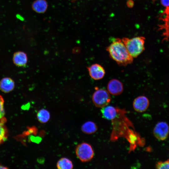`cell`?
Segmentation results:
<instances>
[{
  "label": "cell",
  "instance_id": "obj_1",
  "mask_svg": "<svg viewBox=\"0 0 169 169\" xmlns=\"http://www.w3.org/2000/svg\"><path fill=\"white\" fill-rule=\"evenodd\" d=\"M110 57L120 66H125L133 62V58L130 54L121 39H113L106 48Z\"/></svg>",
  "mask_w": 169,
  "mask_h": 169
},
{
  "label": "cell",
  "instance_id": "obj_2",
  "mask_svg": "<svg viewBox=\"0 0 169 169\" xmlns=\"http://www.w3.org/2000/svg\"><path fill=\"white\" fill-rule=\"evenodd\" d=\"M145 38L142 36L131 38H123L122 40L130 54L133 58H136L145 50Z\"/></svg>",
  "mask_w": 169,
  "mask_h": 169
},
{
  "label": "cell",
  "instance_id": "obj_3",
  "mask_svg": "<svg viewBox=\"0 0 169 169\" xmlns=\"http://www.w3.org/2000/svg\"><path fill=\"white\" fill-rule=\"evenodd\" d=\"M92 100L96 106L102 108L110 103L111 97L110 93L106 90L97 88L92 95Z\"/></svg>",
  "mask_w": 169,
  "mask_h": 169
},
{
  "label": "cell",
  "instance_id": "obj_4",
  "mask_svg": "<svg viewBox=\"0 0 169 169\" xmlns=\"http://www.w3.org/2000/svg\"><path fill=\"white\" fill-rule=\"evenodd\" d=\"M76 155L83 162L90 161L94 156V151L92 146L89 144L83 142L79 144L75 150Z\"/></svg>",
  "mask_w": 169,
  "mask_h": 169
},
{
  "label": "cell",
  "instance_id": "obj_5",
  "mask_svg": "<svg viewBox=\"0 0 169 169\" xmlns=\"http://www.w3.org/2000/svg\"><path fill=\"white\" fill-rule=\"evenodd\" d=\"M155 137L158 140L163 141L167 137L169 133V126L164 121L158 122L155 126L153 130Z\"/></svg>",
  "mask_w": 169,
  "mask_h": 169
},
{
  "label": "cell",
  "instance_id": "obj_6",
  "mask_svg": "<svg viewBox=\"0 0 169 169\" xmlns=\"http://www.w3.org/2000/svg\"><path fill=\"white\" fill-rule=\"evenodd\" d=\"M149 101L145 96H140L136 98L133 103L134 110L139 112L146 111L149 107Z\"/></svg>",
  "mask_w": 169,
  "mask_h": 169
},
{
  "label": "cell",
  "instance_id": "obj_7",
  "mask_svg": "<svg viewBox=\"0 0 169 169\" xmlns=\"http://www.w3.org/2000/svg\"><path fill=\"white\" fill-rule=\"evenodd\" d=\"M90 76L95 80H99L103 78L105 71L103 67L98 64H95L87 67Z\"/></svg>",
  "mask_w": 169,
  "mask_h": 169
},
{
  "label": "cell",
  "instance_id": "obj_8",
  "mask_svg": "<svg viewBox=\"0 0 169 169\" xmlns=\"http://www.w3.org/2000/svg\"><path fill=\"white\" fill-rule=\"evenodd\" d=\"M107 88L110 93L114 95H117L122 92L123 90V84L119 80L112 79L108 82Z\"/></svg>",
  "mask_w": 169,
  "mask_h": 169
},
{
  "label": "cell",
  "instance_id": "obj_9",
  "mask_svg": "<svg viewBox=\"0 0 169 169\" xmlns=\"http://www.w3.org/2000/svg\"><path fill=\"white\" fill-rule=\"evenodd\" d=\"M119 109L111 105L102 108L101 112L103 118L108 120H112L117 116Z\"/></svg>",
  "mask_w": 169,
  "mask_h": 169
},
{
  "label": "cell",
  "instance_id": "obj_10",
  "mask_svg": "<svg viewBox=\"0 0 169 169\" xmlns=\"http://www.w3.org/2000/svg\"><path fill=\"white\" fill-rule=\"evenodd\" d=\"M13 63L18 66H25L28 62L27 55L23 51L16 52L13 55Z\"/></svg>",
  "mask_w": 169,
  "mask_h": 169
},
{
  "label": "cell",
  "instance_id": "obj_11",
  "mask_svg": "<svg viewBox=\"0 0 169 169\" xmlns=\"http://www.w3.org/2000/svg\"><path fill=\"white\" fill-rule=\"evenodd\" d=\"M14 87L15 82L10 78L4 77L0 81V90L4 93L12 91Z\"/></svg>",
  "mask_w": 169,
  "mask_h": 169
},
{
  "label": "cell",
  "instance_id": "obj_12",
  "mask_svg": "<svg viewBox=\"0 0 169 169\" xmlns=\"http://www.w3.org/2000/svg\"><path fill=\"white\" fill-rule=\"evenodd\" d=\"M164 14L165 15L164 17L160 18L163 21V23L159 25V29L163 30L162 41H169V13Z\"/></svg>",
  "mask_w": 169,
  "mask_h": 169
},
{
  "label": "cell",
  "instance_id": "obj_13",
  "mask_svg": "<svg viewBox=\"0 0 169 169\" xmlns=\"http://www.w3.org/2000/svg\"><path fill=\"white\" fill-rule=\"evenodd\" d=\"M48 3L45 0H36L32 5V8L35 12L38 13H44L47 9Z\"/></svg>",
  "mask_w": 169,
  "mask_h": 169
},
{
  "label": "cell",
  "instance_id": "obj_14",
  "mask_svg": "<svg viewBox=\"0 0 169 169\" xmlns=\"http://www.w3.org/2000/svg\"><path fill=\"white\" fill-rule=\"evenodd\" d=\"M96 124L92 121H88L85 122L81 126V130L84 133L91 134L95 133L97 130Z\"/></svg>",
  "mask_w": 169,
  "mask_h": 169
},
{
  "label": "cell",
  "instance_id": "obj_15",
  "mask_svg": "<svg viewBox=\"0 0 169 169\" xmlns=\"http://www.w3.org/2000/svg\"><path fill=\"white\" fill-rule=\"evenodd\" d=\"M56 166L59 169H71L73 168V166L70 160L67 158L63 157L58 161Z\"/></svg>",
  "mask_w": 169,
  "mask_h": 169
},
{
  "label": "cell",
  "instance_id": "obj_16",
  "mask_svg": "<svg viewBox=\"0 0 169 169\" xmlns=\"http://www.w3.org/2000/svg\"><path fill=\"white\" fill-rule=\"evenodd\" d=\"M37 116L39 122L42 123H44L49 120L50 118V114L48 110L42 109L38 111Z\"/></svg>",
  "mask_w": 169,
  "mask_h": 169
},
{
  "label": "cell",
  "instance_id": "obj_17",
  "mask_svg": "<svg viewBox=\"0 0 169 169\" xmlns=\"http://www.w3.org/2000/svg\"><path fill=\"white\" fill-rule=\"evenodd\" d=\"M6 119L4 118L0 120V145L6 141L8 137V131L4 125Z\"/></svg>",
  "mask_w": 169,
  "mask_h": 169
},
{
  "label": "cell",
  "instance_id": "obj_18",
  "mask_svg": "<svg viewBox=\"0 0 169 169\" xmlns=\"http://www.w3.org/2000/svg\"><path fill=\"white\" fill-rule=\"evenodd\" d=\"M156 166V168L159 169H169V160L164 161L157 162Z\"/></svg>",
  "mask_w": 169,
  "mask_h": 169
},
{
  "label": "cell",
  "instance_id": "obj_19",
  "mask_svg": "<svg viewBox=\"0 0 169 169\" xmlns=\"http://www.w3.org/2000/svg\"><path fill=\"white\" fill-rule=\"evenodd\" d=\"M4 100L3 96L0 95V120L4 117L5 111L4 108Z\"/></svg>",
  "mask_w": 169,
  "mask_h": 169
},
{
  "label": "cell",
  "instance_id": "obj_20",
  "mask_svg": "<svg viewBox=\"0 0 169 169\" xmlns=\"http://www.w3.org/2000/svg\"><path fill=\"white\" fill-rule=\"evenodd\" d=\"M161 4L166 7L169 6V0H161Z\"/></svg>",
  "mask_w": 169,
  "mask_h": 169
},
{
  "label": "cell",
  "instance_id": "obj_21",
  "mask_svg": "<svg viewBox=\"0 0 169 169\" xmlns=\"http://www.w3.org/2000/svg\"><path fill=\"white\" fill-rule=\"evenodd\" d=\"M126 5L128 7L131 8H132L134 5V3L132 0H128L126 3Z\"/></svg>",
  "mask_w": 169,
  "mask_h": 169
},
{
  "label": "cell",
  "instance_id": "obj_22",
  "mask_svg": "<svg viewBox=\"0 0 169 169\" xmlns=\"http://www.w3.org/2000/svg\"><path fill=\"white\" fill-rule=\"evenodd\" d=\"M167 13H169V6L166 7L165 9L162 13V15Z\"/></svg>",
  "mask_w": 169,
  "mask_h": 169
},
{
  "label": "cell",
  "instance_id": "obj_23",
  "mask_svg": "<svg viewBox=\"0 0 169 169\" xmlns=\"http://www.w3.org/2000/svg\"><path fill=\"white\" fill-rule=\"evenodd\" d=\"M8 167L0 165V169H7Z\"/></svg>",
  "mask_w": 169,
  "mask_h": 169
},
{
  "label": "cell",
  "instance_id": "obj_24",
  "mask_svg": "<svg viewBox=\"0 0 169 169\" xmlns=\"http://www.w3.org/2000/svg\"></svg>",
  "mask_w": 169,
  "mask_h": 169
}]
</instances>
